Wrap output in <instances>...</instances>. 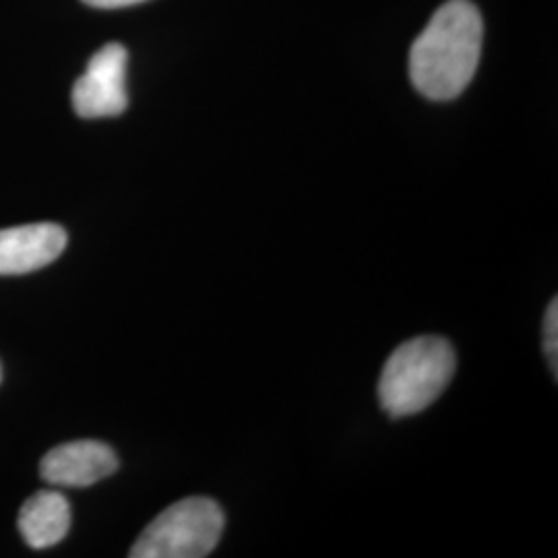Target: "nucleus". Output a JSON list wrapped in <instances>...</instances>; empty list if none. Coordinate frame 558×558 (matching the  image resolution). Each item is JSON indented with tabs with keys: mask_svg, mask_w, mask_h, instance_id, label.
<instances>
[{
	"mask_svg": "<svg viewBox=\"0 0 558 558\" xmlns=\"http://www.w3.org/2000/svg\"><path fill=\"white\" fill-rule=\"evenodd\" d=\"M484 25L476 4L447 0L410 52V77L428 100L458 98L478 69Z\"/></svg>",
	"mask_w": 558,
	"mask_h": 558,
	"instance_id": "obj_1",
	"label": "nucleus"
},
{
	"mask_svg": "<svg viewBox=\"0 0 558 558\" xmlns=\"http://www.w3.org/2000/svg\"><path fill=\"white\" fill-rule=\"evenodd\" d=\"M456 364V352L447 339L422 336L401 343L380 373V408L393 418L426 410L449 387Z\"/></svg>",
	"mask_w": 558,
	"mask_h": 558,
	"instance_id": "obj_2",
	"label": "nucleus"
},
{
	"mask_svg": "<svg viewBox=\"0 0 558 558\" xmlns=\"http://www.w3.org/2000/svg\"><path fill=\"white\" fill-rule=\"evenodd\" d=\"M223 523V511L216 500L205 497L179 500L143 530L129 557H207L220 542Z\"/></svg>",
	"mask_w": 558,
	"mask_h": 558,
	"instance_id": "obj_3",
	"label": "nucleus"
},
{
	"mask_svg": "<svg viewBox=\"0 0 558 558\" xmlns=\"http://www.w3.org/2000/svg\"><path fill=\"white\" fill-rule=\"evenodd\" d=\"M129 52L120 44H106L73 85V110L81 119L119 117L129 106L126 94Z\"/></svg>",
	"mask_w": 558,
	"mask_h": 558,
	"instance_id": "obj_4",
	"label": "nucleus"
},
{
	"mask_svg": "<svg viewBox=\"0 0 558 558\" xmlns=\"http://www.w3.org/2000/svg\"><path fill=\"white\" fill-rule=\"evenodd\" d=\"M119 470L112 447L100 440H73L48 451L40 463L41 478L54 486L85 488L110 478Z\"/></svg>",
	"mask_w": 558,
	"mask_h": 558,
	"instance_id": "obj_5",
	"label": "nucleus"
},
{
	"mask_svg": "<svg viewBox=\"0 0 558 558\" xmlns=\"http://www.w3.org/2000/svg\"><path fill=\"white\" fill-rule=\"evenodd\" d=\"M69 236L59 223L40 221L0 230V276H23L54 263Z\"/></svg>",
	"mask_w": 558,
	"mask_h": 558,
	"instance_id": "obj_6",
	"label": "nucleus"
},
{
	"mask_svg": "<svg viewBox=\"0 0 558 558\" xmlns=\"http://www.w3.org/2000/svg\"><path fill=\"white\" fill-rule=\"evenodd\" d=\"M17 527L29 548H52L71 530V505L59 490H40L21 507Z\"/></svg>",
	"mask_w": 558,
	"mask_h": 558,
	"instance_id": "obj_7",
	"label": "nucleus"
},
{
	"mask_svg": "<svg viewBox=\"0 0 558 558\" xmlns=\"http://www.w3.org/2000/svg\"><path fill=\"white\" fill-rule=\"evenodd\" d=\"M544 352L548 356V364L553 375L557 377L558 366V300L555 299L548 308H546V317H544Z\"/></svg>",
	"mask_w": 558,
	"mask_h": 558,
	"instance_id": "obj_8",
	"label": "nucleus"
},
{
	"mask_svg": "<svg viewBox=\"0 0 558 558\" xmlns=\"http://www.w3.org/2000/svg\"><path fill=\"white\" fill-rule=\"evenodd\" d=\"M94 9H124V7H133V4H141L147 0H81Z\"/></svg>",
	"mask_w": 558,
	"mask_h": 558,
	"instance_id": "obj_9",
	"label": "nucleus"
},
{
	"mask_svg": "<svg viewBox=\"0 0 558 558\" xmlns=\"http://www.w3.org/2000/svg\"><path fill=\"white\" fill-rule=\"evenodd\" d=\"M0 380H2V371H0Z\"/></svg>",
	"mask_w": 558,
	"mask_h": 558,
	"instance_id": "obj_10",
	"label": "nucleus"
}]
</instances>
